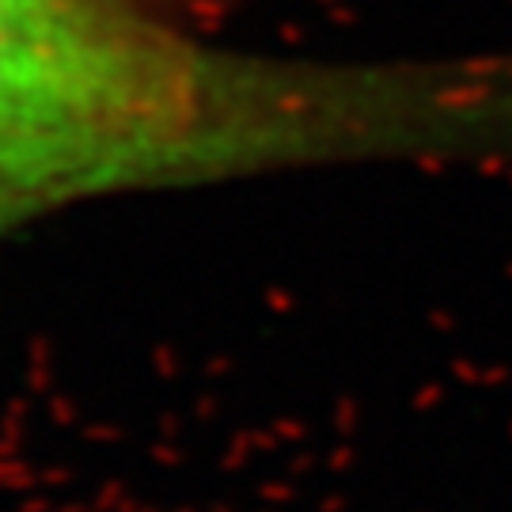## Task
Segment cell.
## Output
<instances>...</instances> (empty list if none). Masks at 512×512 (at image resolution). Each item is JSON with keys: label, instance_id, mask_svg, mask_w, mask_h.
Here are the masks:
<instances>
[{"label": "cell", "instance_id": "1", "mask_svg": "<svg viewBox=\"0 0 512 512\" xmlns=\"http://www.w3.org/2000/svg\"><path fill=\"white\" fill-rule=\"evenodd\" d=\"M482 57L281 65L217 54L114 0H0V236L114 190L315 160H490Z\"/></svg>", "mask_w": 512, "mask_h": 512}]
</instances>
